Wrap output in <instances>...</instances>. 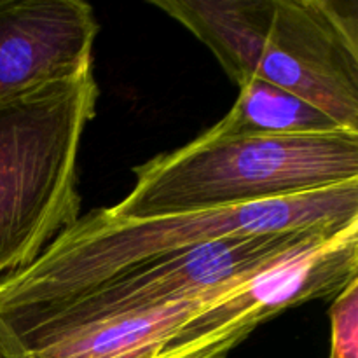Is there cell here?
Masks as SVG:
<instances>
[{
	"label": "cell",
	"mask_w": 358,
	"mask_h": 358,
	"mask_svg": "<svg viewBox=\"0 0 358 358\" xmlns=\"http://www.w3.org/2000/svg\"><path fill=\"white\" fill-rule=\"evenodd\" d=\"M219 136H294L346 131L304 98L259 79L240 86L231 110L208 129Z\"/></svg>",
	"instance_id": "cell-8"
},
{
	"label": "cell",
	"mask_w": 358,
	"mask_h": 358,
	"mask_svg": "<svg viewBox=\"0 0 358 358\" xmlns=\"http://www.w3.org/2000/svg\"><path fill=\"white\" fill-rule=\"evenodd\" d=\"M96 100L90 69L0 103V280L79 220L77 159Z\"/></svg>",
	"instance_id": "cell-4"
},
{
	"label": "cell",
	"mask_w": 358,
	"mask_h": 358,
	"mask_svg": "<svg viewBox=\"0 0 358 358\" xmlns=\"http://www.w3.org/2000/svg\"><path fill=\"white\" fill-rule=\"evenodd\" d=\"M346 224L224 236L161 255L126 269L83 296L0 320V353L93 322L196 297L252 275L299 245Z\"/></svg>",
	"instance_id": "cell-5"
},
{
	"label": "cell",
	"mask_w": 358,
	"mask_h": 358,
	"mask_svg": "<svg viewBox=\"0 0 358 358\" xmlns=\"http://www.w3.org/2000/svg\"><path fill=\"white\" fill-rule=\"evenodd\" d=\"M358 276V219L299 245L192 313L159 358H226L262 322L299 303L338 296Z\"/></svg>",
	"instance_id": "cell-6"
},
{
	"label": "cell",
	"mask_w": 358,
	"mask_h": 358,
	"mask_svg": "<svg viewBox=\"0 0 358 358\" xmlns=\"http://www.w3.org/2000/svg\"><path fill=\"white\" fill-rule=\"evenodd\" d=\"M329 358H358V276L336 296L331 306Z\"/></svg>",
	"instance_id": "cell-9"
},
{
	"label": "cell",
	"mask_w": 358,
	"mask_h": 358,
	"mask_svg": "<svg viewBox=\"0 0 358 358\" xmlns=\"http://www.w3.org/2000/svg\"><path fill=\"white\" fill-rule=\"evenodd\" d=\"M205 42L227 76L290 91L358 133V14L343 0H150Z\"/></svg>",
	"instance_id": "cell-2"
},
{
	"label": "cell",
	"mask_w": 358,
	"mask_h": 358,
	"mask_svg": "<svg viewBox=\"0 0 358 358\" xmlns=\"http://www.w3.org/2000/svg\"><path fill=\"white\" fill-rule=\"evenodd\" d=\"M135 187L107 208L117 219L276 201L358 180V133L219 136L187 145L135 170Z\"/></svg>",
	"instance_id": "cell-3"
},
{
	"label": "cell",
	"mask_w": 358,
	"mask_h": 358,
	"mask_svg": "<svg viewBox=\"0 0 358 358\" xmlns=\"http://www.w3.org/2000/svg\"><path fill=\"white\" fill-rule=\"evenodd\" d=\"M96 35L80 0H0V103L93 69Z\"/></svg>",
	"instance_id": "cell-7"
},
{
	"label": "cell",
	"mask_w": 358,
	"mask_h": 358,
	"mask_svg": "<svg viewBox=\"0 0 358 358\" xmlns=\"http://www.w3.org/2000/svg\"><path fill=\"white\" fill-rule=\"evenodd\" d=\"M358 219V180L276 201L117 219L107 208L79 217L27 269L0 280V320L79 297L126 269L236 234L338 226Z\"/></svg>",
	"instance_id": "cell-1"
}]
</instances>
